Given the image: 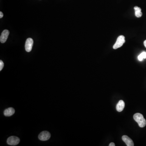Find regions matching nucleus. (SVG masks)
<instances>
[{"label":"nucleus","instance_id":"nucleus-10","mask_svg":"<svg viewBox=\"0 0 146 146\" xmlns=\"http://www.w3.org/2000/svg\"><path fill=\"white\" fill-rule=\"evenodd\" d=\"M135 10V14L137 18H140L143 15V13L141 12V9L138 7L135 6L134 7Z\"/></svg>","mask_w":146,"mask_h":146},{"label":"nucleus","instance_id":"nucleus-13","mask_svg":"<svg viewBox=\"0 0 146 146\" xmlns=\"http://www.w3.org/2000/svg\"><path fill=\"white\" fill-rule=\"evenodd\" d=\"M3 16V12H0V18H2Z\"/></svg>","mask_w":146,"mask_h":146},{"label":"nucleus","instance_id":"nucleus-5","mask_svg":"<svg viewBox=\"0 0 146 146\" xmlns=\"http://www.w3.org/2000/svg\"><path fill=\"white\" fill-rule=\"evenodd\" d=\"M33 44V40L32 38H28L26 40L25 45V50L26 52H30L31 51Z\"/></svg>","mask_w":146,"mask_h":146},{"label":"nucleus","instance_id":"nucleus-15","mask_svg":"<svg viewBox=\"0 0 146 146\" xmlns=\"http://www.w3.org/2000/svg\"><path fill=\"white\" fill-rule=\"evenodd\" d=\"M144 46L146 48V40L144 41Z\"/></svg>","mask_w":146,"mask_h":146},{"label":"nucleus","instance_id":"nucleus-9","mask_svg":"<svg viewBox=\"0 0 146 146\" xmlns=\"http://www.w3.org/2000/svg\"><path fill=\"white\" fill-rule=\"evenodd\" d=\"M15 112V111L14 108H9L6 109L4 111V114L5 115V116H10L14 115Z\"/></svg>","mask_w":146,"mask_h":146},{"label":"nucleus","instance_id":"nucleus-7","mask_svg":"<svg viewBox=\"0 0 146 146\" xmlns=\"http://www.w3.org/2000/svg\"><path fill=\"white\" fill-rule=\"evenodd\" d=\"M122 139L124 142L126 144L127 146H134V143H133L132 140L130 138H129L128 136H123L122 137Z\"/></svg>","mask_w":146,"mask_h":146},{"label":"nucleus","instance_id":"nucleus-4","mask_svg":"<svg viewBox=\"0 0 146 146\" xmlns=\"http://www.w3.org/2000/svg\"><path fill=\"white\" fill-rule=\"evenodd\" d=\"M50 133L48 131H43L39 134V139L42 141H46L50 138Z\"/></svg>","mask_w":146,"mask_h":146},{"label":"nucleus","instance_id":"nucleus-2","mask_svg":"<svg viewBox=\"0 0 146 146\" xmlns=\"http://www.w3.org/2000/svg\"><path fill=\"white\" fill-rule=\"evenodd\" d=\"M125 38L123 35H120L117 38L115 43L113 46V49H116L120 48L123 45V44L125 42Z\"/></svg>","mask_w":146,"mask_h":146},{"label":"nucleus","instance_id":"nucleus-8","mask_svg":"<svg viewBox=\"0 0 146 146\" xmlns=\"http://www.w3.org/2000/svg\"><path fill=\"white\" fill-rule=\"evenodd\" d=\"M125 106V104L124 101L123 100H120L116 105V110L119 112H121L124 108Z\"/></svg>","mask_w":146,"mask_h":146},{"label":"nucleus","instance_id":"nucleus-11","mask_svg":"<svg viewBox=\"0 0 146 146\" xmlns=\"http://www.w3.org/2000/svg\"><path fill=\"white\" fill-rule=\"evenodd\" d=\"M146 58V52H143L141 53L138 56V59L140 61H142L143 59Z\"/></svg>","mask_w":146,"mask_h":146},{"label":"nucleus","instance_id":"nucleus-3","mask_svg":"<svg viewBox=\"0 0 146 146\" xmlns=\"http://www.w3.org/2000/svg\"><path fill=\"white\" fill-rule=\"evenodd\" d=\"M20 140L19 138L16 136H12L8 138L7 140V143L10 145H17L19 143Z\"/></svg>","mask_w":146,"mask_h":146},{"label":"nucleus","instance_id":"nucleus-14","mask_svg":"<svg viewBox=\"0 0 146 146\" xmlns=\"http://www.w3.org/2000/svg\"><path fill=\"white\" fill-rule=\"evenodd\" d=\"M109 146H115V144L114 143H110L109 145Z\"/></svg>","mask_w":146,"mask_h":146},{"label":"nucleus","instance_id":"nucleus-6","mask_svg":"<svg viewBox=\"0 0 146 146\" xmlns=\"http://www.w3.org/2000/svg\"><path fill=\"white\" fill-rule=\"evenodd\" d=\"M9 34V32L8 30H5L3 31L0 37V41L1 43H4L6 42Z\"/></svg>","mask_w":146,"mask_h":146},{"label":"nucleus","instance_id":"nucleus-1","mask_svg":"<svg viewBox=\"0 0 146 146\" xmlns=\"http://www.w3.org/2000/svg\"><path fill=\"white\" fill-rule=\"evenodd\" d=\"M133 119L138 123L139 126L144 127L146 126V121L141 114L137 113L133 115Z\"/></svg>","mask_w":146,"mask_h":146},{"label":"nucleus","instance_id":"nucleus-12","mask_svg":"<svg viewBox=\"0 0 146 146\" xmlns=\"http://www.w3.org/2000/svg\"><path fill=\"white\" fill-rule=\"evenodd\" d=\"M4 65V64L3 61L2 60H0V71H1L2 70L3 68Z\"/></svg>","mask_w":146,"mask_h":146}]
</instances>
